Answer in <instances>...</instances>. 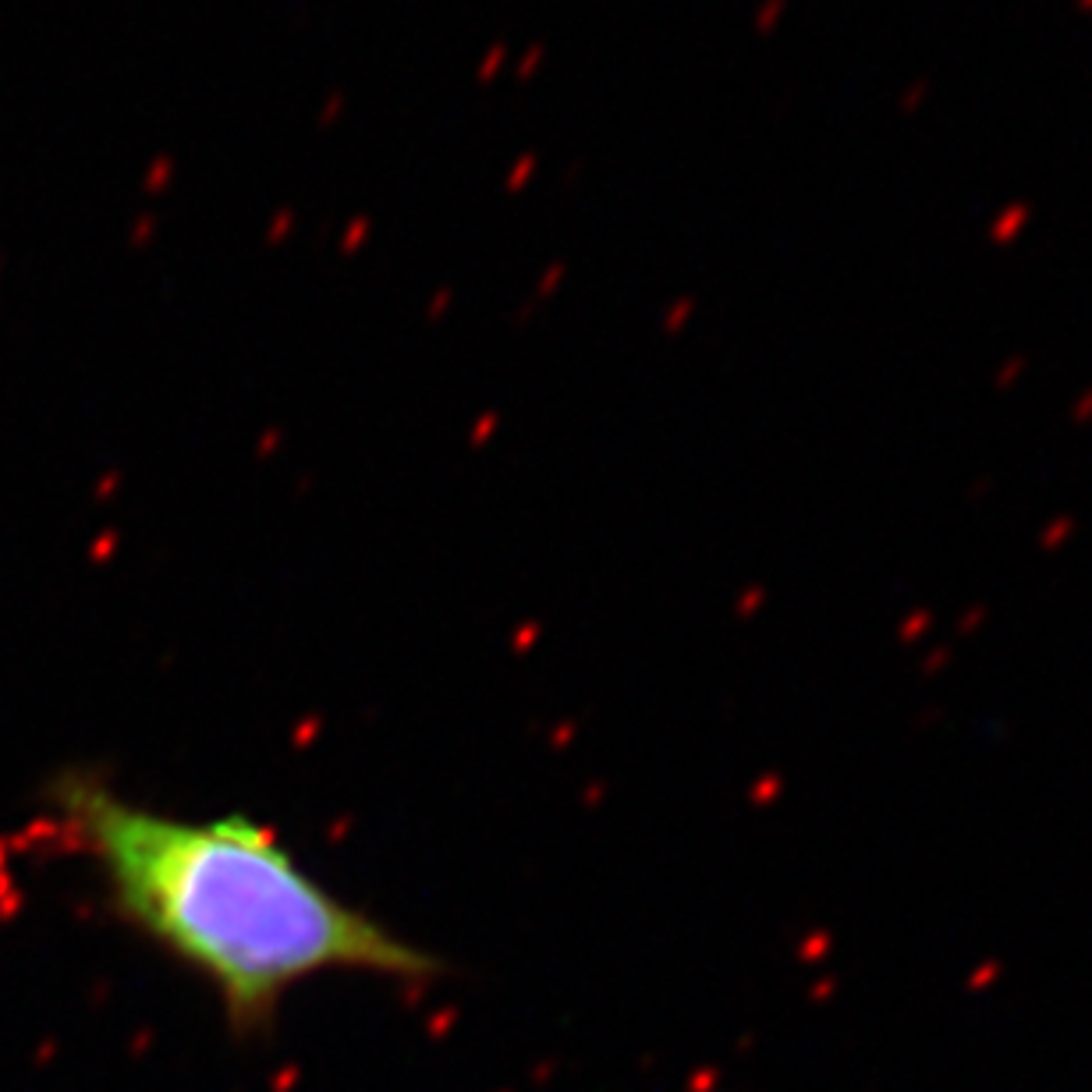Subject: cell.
I'll list each match as a JSON object with an SVG mask.
<instances>
[{"mask_svg": "<svg viewBox=\"0 0 1092 1092\" xmlns=\"http://www.w3.org/2000/svg\"><path fill=\"white\" fill-rule=\"evenodd\" d=\"M1071 532V522L1068 519H1060L1057 525H1050V532L1047 535H1042V546H1047V550H1050V546H1057L1060 540H1065V535Z\"/></svg>", "mask_w": 1092, "mask_h": 1092, "instance_id": "cell-2", "label": "cell"}, {"mask_svg": "<svg viewBox=\"0 0 1092 1092\" xmlns=\"http://www.w3.org/2000/svg\"><path fill=\"white\" fill-rule=\"evenodd\" d=\"M46 805L85 858L106 912L217 993L234 1039H259L295 987L363 972L423 987L444 964L316 880L252 816L184 819L135 802L90 766L61 769Z\"/></svg>", "mask_w": 1092, "mask_h": 1092, "instance_id": "cell-1", "label": "cell"}, {"mask_svg": "<svg viewBox=\"0 0 1092 1092\" xmlns=\"http://www.w3.org/2000/svg\"><path fill=\"white\" fill-rule=\"evenodd\" d=\"M925 624V613H919V621H909L904 624V631H901V639H915V631H919Z\"/></svg>", "mask_w": 1092, "mask_h": 1092, "instance_id": "cell-3", "label": "cell"}]
</instances>
